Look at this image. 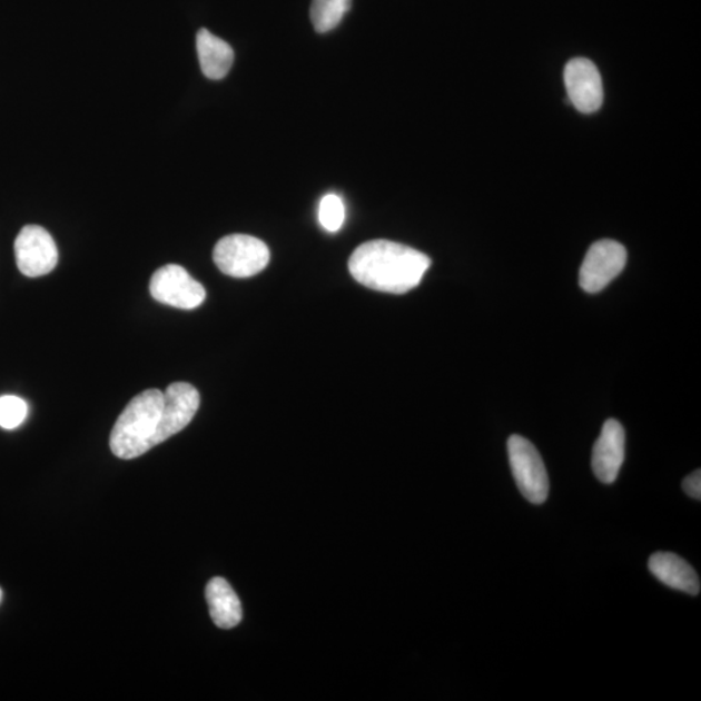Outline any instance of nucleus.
Instances as JSON below:
<instances>
[{"label": "nucleus", "instance_id": "obj_18", "mask_svg": "<svg viewBox=\"0 0 701 701\" xmlns=\"http://www.w3.org/2000/svg\"><path fill=\"white\" fill-rule=\"evenodd\" d=\"M2 598H3V592H2V589H0V602H2Z\"/></svg>", "mask_w": 701, "mask_h": 701}, {"label": "nucleus", "instance_id": "obj_6", "mask_svg": "<svg viewBox=\"0 0 701 701\" xmlns=\"http://www.w3.org/2000/svg\"><path fill=\"white\" fill-rule=\"evenodd\" d=\"M626 248L619 241L603 239L589 248L580 270V285L584 292L596 294L610 285L625 268Z\"/></svg>", "mask_w": 701, "mask_h": 701}, {"label": "nucleus", "instance_id": "obj_7", "mask_svg": "<svg viewBox=\"0 0 701 701\" xmlns=\"http://www.w3.org/2000/svg\"><path fill=\"white\" fill-rule=\"evenodd\" d=\"M150 293L155 300L179 309H195L206 300V288L176 264L154 273Z\"/></svg>", "mask_w": 701, "mask_h": 701}, {"label": "nucleus", "instance_id": "obj_15", "mask_svg": "<svg viewBox=\"0 0 701 701\" xmlns=\"http://www.w3.org/2000/svg\"><path fill=\"white\" fill-rule=\"evenodd\" d=\"M346 209L343 200L335 194H327L319 201L318 221L327 231L335 233L345 223Z\"/></svg>", "mask_w": 701, "mask_h": 701}, {"label": "nucleus", "instance_id": "obj_16", "mask_svg": "<svg viewBox=\"0 0 701 701\" xmlns=\"http://www.w3.org/2000/svg\"><path fill=\"white\" fill-rule=\"evenodd\" d=\"M28 416V404L14 395L0 396V426L12 431L19 427Z\"/></svg>", "mask_w": 701, "mask_h": 701}, {"label": "nucleus", "instance_id": "obj_8", "mask_svg": "<svg viewBox=\"0 0 701 701\" xmlns=\"http://www.w3.org/2000/svg\"><path fill=\"white\" fill-rule=\"evenodd\" d=\"M566 92L571 103L582 113H594L603 105L602 77L594 62L586 58H575L564 70Z\"/></svg>", "mask_w": 701, "mask_h": 701}, {"label": "nucleus", "instance_id": "obj_1", "mask_svg": "<svg viewBox=\"0 0 701 701\" xmlns=\"http://www.w3.org/2000/svg\"><path fill=\"white\" fill-rule=\"evenodd\" d=\"M432 260L417 249L377 239L358 246L348 260L350 275L372 290L405 294L419 285Z\"/></svg>", "mask_w": 701, "mask_h": 701}, {"label": "nucleus", "instance_id": "obj_4", "mask_svg": "<svg viewBox=\"0 0 701 701\" xmlns=\"http://www.w3.org/2000/svg\"><path fill=\"white\" fill-rule=\"evenodd\" d=\"M509 456L516 485L530 503L547 501L550 481L540 452L524 436L514 434L509 440Z\"/></svg>", "mask_w": 701, "mask_h": 701}, {"label": "nucleus", "instance_id": "obj_9", "mask_svg": "<svg viewBox=\"0 0 701 701\" xmlns=\"http://www.w3.org/2000/svg\"><path fill=\"white\" fill-rule=\"evenodd\" d=\"M200 395L198 389L186 382H176L164 392L161 424L158 443L166 442L170 436L184 431L199 409Z\"/></svg>", "mask_w": 701, "mask_h": 701}, {"label": "nucleus", "instance_id": "obj_12", "mask_svg": "<svg viewBox=\"0 0 701 701\" xmlns=\"http://www.w3.org/2000/svg\"><path fill=\"white\" fill-rule=\"evenodd\" d=\"M206 598L210 618L220 629H233L241 621V605L236 592L228 581L216 576L210 580L206 589Z\"/></svg>", "mask_w": 701, "mask_h": 701}, {"label": "nucleus", "instance_id": "obj_11", "mask_svg": "<svg viewBox=\"0 0 701 701\" xmlns=\"http://www.w3.org/2000/svg\"><path fill=\"white\" fill-rule=\"evenodd\" d=\"M650 572L667 586L699 595L700 579L688 561L670 552L653 553L649 561Z\"/></svg>", "mask_w": 701, "mask_h": 701}, {"label": "nucleus", "instance_id": "obj_17", "mask_svg": "<svg viewBox=\"0 0 701 701\" xmlns=\"http://www.w3.org/2000/svg\"><path fill=\"white\" fill-rule=\"evenodd\" d=\"M682 487L685 494L700 501L701 497V472L695 471L685 477Z\"/></svg>", "mask_w": 701, "mask_h": 701}, {"label": "nucleus", "instance_id": "obj_2", "mask_svg": "<svg viewBox=\"0 0 701 701\" xmlns=\"http://www.w3.org/2000/svg\"><path fill=\"white\" fill-rule=\"evenodd\" d=\"M164 393L158 388L146 389L131 399L117 418L109 446L117 457L136 458L158 446Z\"/></svg>", "mask_w": 701, "mask_h": 701}, {"label": "nucleus", "instance_id": "obj_14", "mask_svg": "<svg viewBox=\"0 0 701 701\" xmlns=\"http://www.w3.org/2000/svg\"><path fill=\"white\" fill-rule=\"evenodd\" d=\"M349 8L350 0H312L310 20L317 33L337 28Z\"/></svg>", "mask_w": 701, "mask_h": 701}, {"label": "nucleus", "instance_id": "obj_5", "mask_svg": "<svg viewBox=\"0 0 701 701\" xmlns=\"http://www.w3.org/2000/svg\"><path fill=\"white\" fill-rule=\"evenodd\" d=\"M14 256L19 270L31 278L49 275L59 261L51 234L38 225L23 226L14 240Z\"/></svg>", "mask_w": 701, "mask_h": 701}, {"label": "nucleus", "instance_id": "obj_3", "mask_svg": "<svg viewBox=\"0 0 701 701\" xmlns=\"http://www.w3.org/2000/svg\"><path fill=\"white\" fill-rule=\"evenodd\" d=\"M214 260L224 275L248 278L267 268L270 253L259 238L247 234H231L217 241Z\"/></svg>", "mask_w": 701, "mask_h": 701}, {"label": "nucleus", "instance_id": "obj_13", "mask_svg": "<svg viewBox=\"0 0 701 701\" xmlns=\"http://www.w3.org/2000/svg\"><path fill=\"white\" fill-rule=\"evenodd\" d=\"M197 51L201 72L209 80H221L229 73L234 62V51L221 38L207 29H200L197 34Z\"/></svg>", "mask_w": 701, "mask_h": 701}, {"label": "nucleus", "instance_id": "obj_10", "mask_svg": "<svg viewBox=\"0 0 701 701\" xmlns=\"http://www.w3.org/2000/svg\"><path fill=\"white\" fill-rule=\"evenodd\" d=\"M625 460V431L618 419H608L592 451V471L596 478L611 485L619 477Z\"/></svg>", "mask_w": 701, "mask_h": 701}]
</instances>
